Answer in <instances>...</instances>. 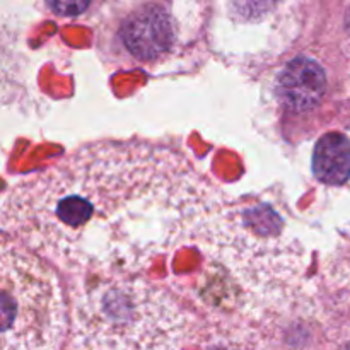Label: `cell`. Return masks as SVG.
<instances>
[{
    "label": "cell",
    "mask_w": 350,
    "mask_h": 350,
    "mask_svg": "<svg viewBox=\"0 0 350 350\" xmlns=\"http://www.w3.org/2000/svg\"><path fill=\"white\" fill-rule=\"evenodd\" d=\"M345 350H350V345H349V347H347V349H345Z\"/></svg>",
    "instance_id": "cell-10"
},
{
    "label": "cell",
    "mask_w": 350,
    "mask_h": 350,
    "mask_svg": "<svg viewBox=\"0 0 350 350\" xmlns=\"http://www.w3.org/2000/svg\"><path fill=\"white\" fill-rule=\"evenodd\" d=\"M91 0H46L50 9L58 16H79L88 9Z\"/></svg>",
    "instance_id": "cell-7"
},
{
    "label": "cell",
    "mask_w": 350,
    "mask_h": 350,
    "mask_svg": "<svg viewBox=\"0 0 350 350\" xmlns=\"http://www.w3.org/2000/svg\"><path fill=\"white\" fill-rule=\"evenodd\" d=\"M2 350H58L67 310L57 273L34 253L3 243Z\"/></svg>",
    "instance_id": "cell-3"
},
{
    "label": "cell",
    "mask_w": 350,
    "mask_h": 350,
    "mask_svg": "<svg viewBox=\"0 0 350 350\" xmlns=\"http://www.w3.org/2000/svg\"><path fill=\"white\" fill-rule=\"evenodd\" d=\"M212 204L207 181L178 150L99 142L17 183L2 221L65 269L133 270L200 231Z\"/></svg>",
    "instance_id": "cell-1"
},
{
    "label": "cell",
    "mask_w": 350,
    "mask_h": 350,
    "mask_svg": "<svg viewBox=\"0 0 350 350\" xmlns=\"http://www.w3.org/2000/svg\"><path fill=\"white\" fill-rule=\"evenodd\" d=\"M211 350H229V349H226V347H214V349H211Z\"/></svg>",
    "instance_id": "cell-9"
},
{
    "label": "cell",
    "mask_w": 350,
    "mask_h": 350,
    "mask_svg": "<svg viewBox=\"0 0 350 350\" xmlns=\"http://www.w3.org/2000/svg\"><path fill=\"white\" fill-rule=\"evenodd\" d=\"M314 176L325 185H344L350 178V140L342 133H327L313 154Z\"/></svg>",
    "instance_id": "cell-6"
},
{
    "label": "cell",
    "mask_w": 350,
    "mask_h": 350,
    "mask_svg": "<svg viewBox=\"0 0 350 350\" xmlns=\"http://www.w3.org/2000/svg\"><path fill=\"white\" fill-rule=\"evenodd\" d=\"M122 38L133 57L149 62L166 53L174 36L167 14L157 5H147L125 21Z\"/></svg>",
    "instance_id": "cell-5"
},
{
    "label": "cell",
    "mask_w": 350,
    "mask_h": 350,
    "mask_svg": "<svg viewBox=\"0 0 350 350\" xmlns=\"http://www.w3.org/2000/svg\"><path fill=\"white\" fill-rule=\"evenodd\" d=\"M347 29H349V33H350V9H349V12H347Z\"/></svg>",
    "instance_id": "cell-8"
},
{
    "label": "cell",
    "mask_w": 350,
    "mask_h": 350,
    "mask_svg": "<svg viewBox=\"0 0 350 350\" xmlns=\"http://www.w3.org/2000/svg\"><path fill=\"white\" fill-rule=\"evenodd\" d=\"M327 89V75L321 65L311 58L299 57L284 67L277 79L275 92L280 105L293 113L313 109Z\"/></svg>",
    "instance_id": "cell-4"
},
{
    "label": "cell",
    "mask_w": 350,
    "mask_h": 350,
    "mask_svg": "<svg viewBox=\"0 0 350 350\" xmlns=\"http://www.w3.org/2000/svg\"><path fill=\"white\" fill-rule=\"evenodd\" d=\"M190 332L187 311L146 280H99L75 297V350H183Z\"/></svg>",
    "instance_id": "cell-2"
}]
</instances>
